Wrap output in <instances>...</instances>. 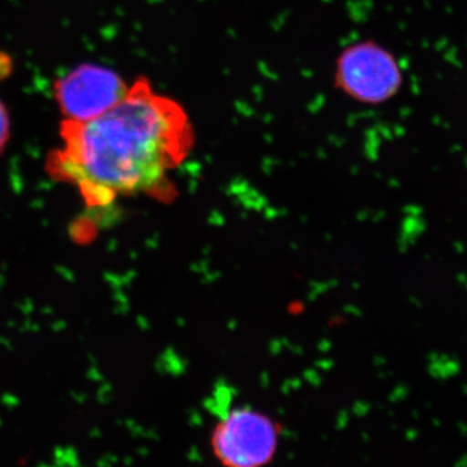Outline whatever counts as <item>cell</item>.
I'll use <instances>...</instances> for the list:
<instances>
[{
  "label": "cell",
  "instance_id": "obj_5",
  "mask_svg": "<svg viewBox=\"0 0 467 467\" xmlns=\"http://www.w3.org/2000/svg\"><path fill=\"white\" fill-rule=\"evenodd\" d=\"M9 137H11V119H9L7 109L0 100V152H3L7 146Z\"/></svg>",
  "mask_w": 467,
  "mask_h": 467
},
{
  "label": "cell",
  "instance_id": "obj_3",
  "mask_svg": "<svg viewBox=\"0 0 467 467\" xmlns=\"http://www.w3.org/2000/svg\"><path fill=\"white\" fill-rule=\"evenodd\" d=\"M214 453L227 466H263L272 460L278 431L269 417L251 409H236L214 430Z\"/></svg>",
  "mask_w": 467,
  "mask_h": 467
},
{
  "label": "cell",
  "instance_id": "obj_2",
  "mask_svg": "<svg viewBox=\"0 0 467 467\" xmlns=\"http://www.w3.org/2000/svg\"><path fill=\"white\" fill-rule=\"evenodd\" d=\"M337 81L356 100L379 104L398 94L402 75L391 52L377 43L364 42L344 51L337 64Z\"/></svg>",
  "mask_w": 467,
  "mask_h": 467
},
{
  "label": "cell",
  "instance_id": "obj_1",
  "mask_svg": "<svg viewBox=\"0 0 467 467\" xmlns=\"http://www.w3.org/2000/svg\"><path fill=\"white\" fill-rule=\"evenodd\" d=\"M60 140L48 158L52 177L75 186L88 207L107 208L159 187L193 134L182 107L140 79L100 116L64 119Z\"/></svg>",
  "mask_w": 467,
  "mask_h": 467
},
{
  "label": "cell",
  "instance_id": "obj_4",
  "mask_svg": "<svg viewBox=\"0 0 467 467\" xmlns=\"http://www.w3.org/2000/svg\"><path fill=\"white\" fill-rule=\"evenodd\" d=\"M129 86L113 70L84 64L57 79L55 99L66 119L86 121L115 107L128 94Z\"/></svg>",
  "mask_w": 467,
  "mask_h": 467
}]
</instances>
